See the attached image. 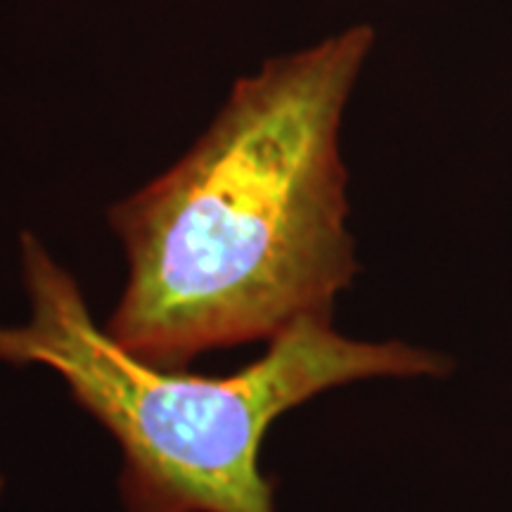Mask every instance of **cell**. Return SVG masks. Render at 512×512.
<instances>
[{
    "instance_id": "obj_1",
    "label": "cell",
    "mask_w": 512,
    "mask_h": 512,
    "mask_svg": "<svg viewBox=\"0 0 512 512\" xmlns=\"http://www.w3.org/2000/svg\"><path fill=\"white\" fill-rule=\"evenodd\" d=\"M375 34L240 76L185 155L107 209L126 283L107 332L169 368L332 320L358 273L339 126Z\"/></svg>"
},
{
    "instance_id": "obj_2",
    "label": "cell",
    "mask_w": 512,
    "mask_h": 512,
    "mask_svg": "<svg viewBox=\"0 0 512 512\" xmlns=\"http://www.w3.org/2000/svg\"><path fill=\"white\" fill-rule=\"evenodd\" d=\"M29 320L0 325V363L53 370L121 451L126 512H275L261 470L273 422L313 396L370 377L451 370L437 351L358 342L311 318L233 375H195L128 351L93 320L79 283L34 233L19 238Z\"/></svg>"
},
{
    "instance_id": "obj_3",
    "label": "cell",
    "mask_w": 512,
    "mask_h": 512,
    "mask_svg": "<svg viewBox=\"0 0 512 512\" xmlns=\"http://www.w3.org/2000/svg\"><path fill=\"white\" fill-rule=\"evenodd\" d=\"M3 491H5V477L0 475V498H3Z\"/></svg>"
}]
</instances>
